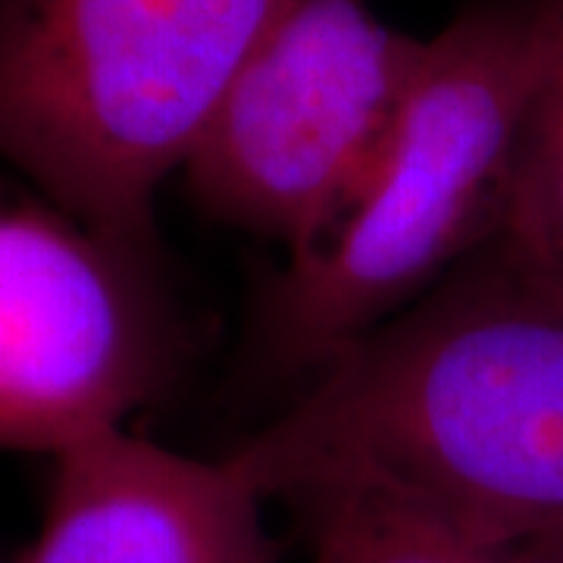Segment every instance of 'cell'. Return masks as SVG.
<instances>
[{"label": "cell", "mask_w": 563, "mask_h": 563, "mask_svg": "<svg viewBox=\"0 0 563 563\" xmlns=\"http://www.w3.org/2000/svg\"><path fill=\"white\" fill-rule=\"evenodd\" d=\"M225 461L269 501L379 485L492 542L563 526V288L501 235Z\"/></svg>", "instance_id": "6da1fadb"}, {"label": "cell", "mask_w": 563, "mask_h": 563, "mask_svg": "<svg viewBox=\"0 0 563 563\" xmlns=\"http://www.w3.org/2000/svg\"><path fill=\"white\" fill-rule=\"evenodd\" d=\"M288 0H0V157L154 261L157 195Z\"/></svg>", "instance_id": "7a4b0ae2"}, {"label": "cell", "mask_w": 563, "mask_h": 563, "mask_svg": "<svg viewBox=\"0 0 563 563\" xmlns=\"http://www.w3.org/2000/svg\"><path fill=\"white\" fill-rule=\"evenodd\" d=\"M539 54L532 0L473 3L429 41L373 195L335 242L269 285L266 366L317 373L501 239Z\"/></svg>", "instance_id": "3957f363"}, {"label": "cell", "mask_w": 563, "mask_h": 563, "mask_svg": "<svg viewBox=\"0 0 563 563\" xmlns=\"http://www.w3.org/2000/svg\"><path fill=\"white\" fill-rule=\"evenodd\" d=\"M426 51L366 0H288L181 169L191 198L317 257L383 176Z\"/></svg>", "instance_id": "277c9868"}, {"label": "cell", "mask_w": 563, "mask_h": 563, "mask_svg": "<svg viewBox=\"0 0 563 563\" xmlns=\"http://www.w3.org/2000/svg\"><path fill=\"white\" fill-rule=\"evenodd\" d=\"M173 361L154 261L0 181V448L57 457L125 429Z\"/></svg>", "instance_id": "5b68a950"}, {"label": "cell", "mask_w": 563, "mask_h": 563, "mask_svg": "<svg viewBox=\"0 0 563 563\" xmlns=\"http://www.w3.org/2000/svg\"><path fill=\"white\" fill-rule=\"evenodd\" d=\"M266 501L225 457L103 432L54 457L22 563H276Z\"/></svg>", "instance_id": "8992f818"}, {"label": "cell", "mask_w": 563, "mask_h": 563, "mask_svg": "<svg viewBox=\"0 0 563 563\" xmlns=\"http://www.w3.org/2000/svg\"><path fill=\"white\" fill-rule=\"evenodd\" d=\"M325 563H544L529 542H492L442 510L379 485H342L291 501Z\"/></svg>", "instance_id": "52a82bcc"}, {"label": "cell", "mask_w": 563, "mask_h": 563, "mask_svg": "<svg viewBox=\"0 0 563 563\" xmlns=\"http://www.w3.org/2000/svg\"><path fill=\"white\" fill-rule=\"evenodd\" d=\"M539 16V76L526 107L514 210L504 232L529 257L563 261V0H532Z\"/></svg>", "instance_id": "ba28073f"}, {"label": "cell", "mask_w": 563, "mask_h": 563, "mask_svg": "<svg viewBox=\"0 0 563 563\" xmlns=\"http://www.w3.org/2000/svg\"><path fill=\"white\" fill-rule=\"evenodd\" d=\"M532 544V551L542 558L544 563H563V526H554L548 532H539L532 539H526Z\"/></svg>", "instance_id": "9c48e42d"}, {"label": "cell", "mask_w": 563, "mask_h": 563, "mask_svg": "<svg viewBox=\"0 0 563 563\" xmlns=\"http://www.w3.org/2000/svg\"><path fill=\"white\" fill-rule=\"evenodd\" d=\"M539 263H542V261H539ZM544 266L551 269V276H554V279H558V285H561V288H563V261H558V263H544Z\"/></svg>", "instance_id": "30bf717a"}, {"label": "cell", "mask_w": 563, "mask_h": 563, "mask_svg": "<svg viewBox=\"0 0 563 563\" xmlns=\"http://www.w3.org/2000/svg\"><path fill=\"white\" fill-rule=\"evenodd\" d=\"M310 563H325V561H320V558H313V561H310Z\"/></svg>", "instance_id": "8fae6325"}]
</instances>
